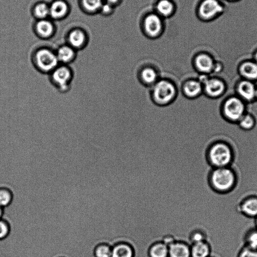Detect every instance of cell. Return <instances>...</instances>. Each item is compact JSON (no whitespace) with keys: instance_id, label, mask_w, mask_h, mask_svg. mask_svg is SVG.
Instances as JSON below:
<instances>
[{"instance_id":"1","label":"cell","mask_w":257,"mask_h":257,"mask_svg":"<svg viewBox=\"0 0 257 257\" xmlns=\"http://www.w3.org/2000/svg\"><path fill=\"white\" fill-rule=\"evenodd\" d=\"M208 187L214 192L224 194L232 191L237 182V174L231 166L211 168L208 173Z\"/></svg>"},{"instance_id":"2","label":"cell","mask_w":257,"mask_h":257,"mask_svg":"<svg viewBox=\"0 0 257 257\" xmlns=\"http://www.w3.org/2000/svg\"><path fill=\"white\" fill-rule=\"evenodd\" d=\"M234 156L230 146L224 142L212 143L205 153L206 162L211 168L231 166Z\"/></svg>"},{"instance_id":"3","label":"cell","mask_w":257,"mask_h":257,"mask_svg":"<svg viewBox=\"0 0 257 257\" xmlns=\"http://www.w3.org/2000/svg\"><path fill=\"white\" fill-rule=\"evenodd\" d=\"M177 94L176 85L166 79H160L152 86V98L158 105H166L170 104L175 99Z\"/></svg>"},{"instance_id":"4","label":"cell","mask_w":257,"mask_h":257,"mask_svg":"<svg viewBox=\"0 0 257 257\" xmlns=\"http://www.w3.org/2000/svg\"><path fill=\"white\" fill-rule=\"evenodd\" d=\"M246 103L235 95L229 96L224 100L221 111L227 121L237 123L246 112Z\"/></svg>"},{"instance_id":"5","label":"cell","mask_w":257,"mask_h":257,"mask_svg":"<svg viewBox=\"0 0 257 257\" xmlns=\"http://www.w3.org/2000/svg\"><path fill=\"white\" fill-rule=\"evenodd\" d=\"M35 61L38 69L43 72H52L59 62L56 54L47 49L39 50L35 54Z\"/></svg>"},{"instance_id":"6","label":"cell","mask_w":257,"mask_h":257,"mask_svg":"<svg viewBox=\"0 0 257 257\" xmlns=\"http://www.w3.org/2000/svg\"><path fill=\"white\" fill-rule=\"evenodd\" d=\"M203 94L211 99L218 98L222 96L226 89L225 82L221 79L208 76L203 82Z\"/></svg>"},{"instance_id":"7","label":"cell","mask_w":257,"mask_h":257,"mask_svg":"<svg viewBox=\"0 0 257 257\" xmlns=\"http://www.w3.org/2000/svg\"><path fill=\"white\" fill-rule=\"evenodd\" d=\"M256 85L254 82L241 79L235 85L236 96L246 103L255 101Z\"/></svg>"},{"instance_id":"8","label":"cell","mask_w":257,"mask_h":257,"mask_svg":"<svg viewBox=\"0 0 257 257\" xmlns=\"http://www.w3.org/2000/svg\"><path fill=\"white\" fill-rule=\"evenodd\" d=\"M72 77V74L70 69L65 66L57 67L52 72V81L62 90L68 89Z\"/></svg>"},{"instance_id":"9","label":"cell","mask_w":257,"mask_h":257,"mask_svg":"<svg viewBox=\"0 0 257 257\" xmlns=\"http://www.w3.org/2000/svg\"><path fill=\"white\" fill-rule=\"evenodd\" d=\"M237 210L245 217L257 216V195H251L242 199L237 205Z\"/></svg>"},{"instance_id":"10","label":"cell","mask_w":257,"mask_h":257,"mask_svg":"<svg viewBox=\"0 0 257 257\" xmlns=\"http://www.w3.org/2000/svg\"><path fill=\"white\" fill-rule=\"evenodd\" d=\"M215 61L209 55L201 53L196 56L193 64L196 71L200 74L209 75L212 73Z\"/></svg>"},{"instance_id":"11","label":"cell","mask_w":257,"mask_h":257,"mask_svg":"<svg viewBox=\"0 0 257 257\" xmlns=\"http://www.w3.org/2000/svg\"><path fill=\"white\" fill-rule=\"evenodd\" d=\"M183 94L188 98H197L203 94V85L197 79H190L184 82L182 87Z\"/></svg>"},{"instance_id":"12","label":"cell","mask_w":257,"mask_h":257,"mask_svg":"<svg viewBox=\"0 0 257 257\" xmlns=\"http://www.w3.org/2000/svg\"><path fill=\"white\" fill-rule=\"evenodd\" d=\"M241 79L255 82L257 80V63L254 61H245L238 67Z\"/></svg>"},{"instance_id":"13","label":"cell","mask_w":257,"mask_h":257,"mask_svg":"<svg viewBox=\"0 0 257 257\" xmlns=\"http://www.w3.org/2000/svg\"><path fill=\"white\" fill-rule=\"evenodd\" d=\"M223 10V7L217 0H205L201 4L199 13L205 18L214 17Z\"/></svg>"},{"instance_id":"14","label":"cell","mask_w":257,"mask_h":257,"mask_svg":"<svg viewBox=\"0 0 257 257\" xmlns=\"http://www.w3.org/2000/svg\"><path fill=\"white\" fill-rule=\"evenodd\" d=\"M139 77L141 81L147 86H153L159 79V76L156 69L149 65H146L139 71Z\"/></svg>"},{"instance_id":"15","label":"cell","mask_w":257,"mask_h":257,"mask_svg":"<svg viewBox=\"0 0 257 257\" xmlns=\"http://www.w3.org/2000/svg\"><path fill=\"white\" fill-rule=\"evenodd\" d=\"M211 246L208 241L193 243L190 247L191 257H209L211 255Z\"/></svg>"},{"instance_id":"16","label":"cell","mask_w":257,"mask_h":257,"mask_svg":"<svg viewBox=\"0 0 257 257\" xmlns=\"http://www.w3.org/2000/svg\"><path fill=\"white\" fill-rule=\"evenodd\" d=\"M168 257H191L190 247L184 243L175 241L168 246Z\"/></svg>"},{"instance_id":"17","label":"cell","mask_w":257,"mask_h":257,"mask_svg":"<svg viewBox=\"0 0 257 257\" xmlns=\"http://www.w3.org/2000/svg\"><path fill=\"white\" fill-rule=\"evenodd\" d=\"M145 28L152 36L156 35L161 30L162 24L160 18L155 14L147 16L145 21Z\"/></svg>"},{"instance_id":"18","label":"cell","mask_w":257,"mask_h":257,"mask_svg":"<svg viewBox=\"0 0 257 257\" xmlns=\"http://www.w3.org/2000/svg\"><path fill=\"white\" fill-rule=\"evenodd\" d=\"M68 10L67 4L61 0L54 2L49 7V14L53 18H60L64 16Z\"/></svg>"},{"instance_id":"19","label":"cell","mask_w":257,"mask_h":257,"mask_svg":"<svg viewBox=\"0 0 257 257\" xmlns=\"http://www.w3.org/2000/svg\"><path fill=\"white\" fill-rule=\"evenodd\" d=\"M111 257H133V250L128 244L119 243L111 248Z\"/></svg>"},{"instance_id":"20","label":"cell","mask_w":257,"mask_h":257,"mask_svg":"<svg viewBox=\"0 0 257 257\" xmlns=\"http://www.w3.org/2000/svg\"><path fill=\"white\" fill-rule=\"evenodd\" d=\"M59 61L64 63H69L75 57L74 49L68 46H63L60 47L56 54Z\"/></svg>"},{"instance_id":"21","label":"cell","mask_w":257,"mask_h":257,"mask_svg":"<svg viewBox=\"0 0 257 257\" xmlns=\"http://www.w3.org/2000/svg\"><path fill=\"white\" fill-rule=\"evenodd\" d=\"M150 257H168V246L163 242L153 244L149 249Z\"/></svg>"},{"instance_id":"22","label":"cell","mask_w":257,"mask_h":257,"mask_svg":"<svg viewBox=\"0 0 257 257\" xmlns=\"http://www.w3.org/2000/svg\"><path fill=\"white\" fill-rule=\"evenodd\" d=\"M244 245L257 250V228L248 229L244 235Z\"/></svg>"},{"instance_id":"23","label":"cell","mask_w":257,"mask_h":257,"mask_svg":"<svg viewBox=\"0 0 257 257\" xmlns=\"http://www.w3.org/2000/svg\"><path fill=\"white\" fill-rule=\"evenodd\" d=\"M237 123L241 129L244 131H250L255 126L256 120L252 114L246 112Z\"/></svg>"},{"instance_id":"24","label":"cell","mask_w":257,"mask_h":257,"mask_svg":"<svg viewBox=\"0 0 257 257\" xmlns=\"http://www.w3.org/2000/svg\"><path fill=\"white\" fill-rule=\"evenodd\" d=\"M85 35L80 30L72 31L69 36V41L72 47L79 48L84 43L85 41Z\"/></svg>"},{"instance_id":"25","label":"cell","mask_w":257,"mask_h":257,"mask_svg":"<svg viewBox=\"0 0 257 257\" xmlns=\"http://www.w3.org/2000/svg\"><path fill=\"white\" fill-rule=\"evenodd\" d=\"M36 29L41 36L47 37L52 34L53 31V26L50 22L42 20L37 23Z\"/></svg>"},{"instance_id":"26","label":"cell","mask_w":257,"mask_h":257,"mask_svg":"<svg viewBox=\"0 0 257 257\" xmlns=\"http://www.w3.org/2000/svg\"><path fill=\"white\" fill-rule=\"evenodd\" d=\"M13 199L11 191L6 188H0V207L3 208L10 204Z\"/></svg>"},{"instance_id":"27","label":"cell","mask_w":257,"mask_h":257,"mask_svg":"<svg viewBox=\"0 0 257 257\" xmlns=\"http://www.w3.org/2000/svg\"><path fill=\"white\" fill-rule=\"evenodd\" d=\"M111 247L104 243L98 244L94 250V257H111Z\"/></svg>"},{"instance_id":"28","label":"cell","mask_w":257,"mask_h":257,"mask_svg":"<svg viewBox=\"0 0 257 257\" xmlns=\"http://www.w3.org/2000/svg\"><path fill=\"white\" fill-rule=\"evenodd\" d=\"M158 12L164 16L169 15L173 10V5L168 0H162L157 5Z\"/></svg>"},{"instance_id":"29","label":"cell","mask_w":257,"mask_h":257,"mask_svg":"<svg viewBox=\"0 0 257 257\" xmlns=\"http://www.w3.org/2000/svg\"><path fill=\"white\" fill-rule=\"evenodd\" d=\"M34 12L37 17L43 19L49 14V7L45 3H40L36 6Z\"/></svg>"},{"instance_id":"30","label":"cell","mask_w":257,"mask_h":257,"mask_svg":"<svg viewBox=\"0 0 257 257\" xmlns=\"http://www.w3.org/2000/svg\"><path fill=\"white\" fill-rule=\"evenodd\" d=\"M82 3L84 8L90 11L96 10L102 6L101 0H82Z\"/></svg>"},{"instance_id":"31","label":"cell","mask_w":257,"mask_h":257,"mask_svg":"<svg viewBox=\"0 0 257 257\" xmlns=\"http://www.w3.org/2000/svg\"><path fill=\"white\" fill-rule=\"evenodd\" d=\"M237 257H257V250L243 245L239 250Z\"/></svg>"},{"instance_id":"32","label":"cell","mask_w":257,"mask_h":257,"mask_svg":"<svg viewBox=\"0 0 257 257\" xmlns=\"http://www.w3.org/2000/svg\"><path fill=\"white\" fill-rule=\"evenodd\" d=\"M10 232V226L8 223L3 219H0V240L7 237Z\"/></svg>"},{"instance_id":"33","label":"cell","mask_w":257,"mask_h":257,"mask_svg":"<svg viewBox=\"0 0 257 257\" xmlns=\"http://www.w3.org/2000/svg\"><path fill=\"white\" fill-rule=\"evenodd\" d=\"M223 70V65L218 62H215L212 73H219Z\"/></svg>"},{"instance_id":"34","label":"cell","mask_w":257,"mask_h":257,"mask_svg":"<svg viewBox=\"0 0 257 257\" xmlns=\"http://www.w3.org/2000/svg\"><path fill=\"white\" fill-rule=\"evenodd\" d=\"M111 4L107 3L104 5H102L101 9L103 13H108L111 9Z\"/></svg>"},{"instance_id":"35","label":"cell","mask_w":257,"mask_h":257,"mask_svg":"<svg viewBox=\"0 0 257 257\" xmlns=\"http://www.w3.org/2000/svg\"><path fill=\"white\" fill-rule=\"evenodd\" d=\"M3 214V208L0 207V219L2 218Z\"/></svg>"},{"instance_id":"36","label":"cell","mask_w":257,"mask_h":257,"mask_svg":"<svg viewBox=\"0 0 257 257\" xmlns=\"http://www.w3.org/2000/svg\"><path fill=\"white\" fill-rule=\"evenodd\" d=\"M108 3L110 4L114 3L117 1V0H107Z\"/></svg>"},{"instance_id":"37","label":"cell","mask_w":257,"mask_h":257,"mask_svg":"<svg viewBox=\"0 0 257 257\" xmlns=\"http://www.w3.org/2000/svg\"><path fill=\"white\" fill-rule=\"evenodd\" d=\"M253 61H254L257 63V51L254 54Z\"/></svg>"},{"instance_id":"38","label":"cell","mask_w":257,"mask_h":257,"mask_svg":"<svg viewBox=\"0 0 257 257\" xmlns=\"http://www.w3.org/2000/svg\"><path fill=\"white\" fill-rule=\"evenodd\" d=\"M255 227L257 228V216L254 218Z\"/></svg>"},{"instance_id":"39","label":"cell","mask_w":257,"mask_h":257,"mask_svg":"<svg viewBox=\"0 0 257 257\" xmlns=\"http://www.w3.org/2000/svg\"><path fill=\"white\" fill-rule=\"evenodd\" d=\"M255 101H257V85H256V92H255Z\"/></svg>"},{"instance_id":"40","label":"cell","mask_w":257,"mask_h":257,"mask_svg":"<svg viewBox=\"0 0 257 257\" xmlns=\"http://www.w3.org/2000/svg\"><path fill=\"white\" fill-rule=\"evenodd\" d=\"M209 257H215V256H211H211H209Z\"/></svg>"},{"instance_id":"41","label":"cell","mask_w":257,"mask_h":257,"mask_svg":"<svg viewBox=\"0 0 257 257\" xmlns=\"http://www.w3.org/2000/svg\"><path fill=\"white\" fill-rule=\"evenodd\" d=\"M59 257H65V256H59Z\"/></svg>"},{"instance_id":"42","label":"cell","mask_w":257,"mask_h":257,"mask_svg":"<svg viewBox=\"0 0 257 257\" xmlns=\"http://www.w3.org/2000/svg\"><path fill=\"white\" fill-rule=\"evenodd\" d=\"M1 160H4V159H1Z\"/></svg>"}]
</instances>
